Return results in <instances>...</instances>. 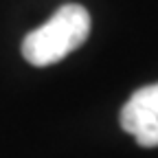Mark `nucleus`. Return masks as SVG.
<instances>
[{
	"label": "nucleus",
	"mask_w": 158,
	"mask_h": 158,
	"mask_svg": "<svg viewBox=\"0 0 158 158\" xmlns=\"http://www.w3.org/2000/svg\"><path fill=\"white\" fill-rule=\"evenodd\" d=\"M90 35V13L81 5L59 7L48 22L33 29L22 42V55L33 66H51L79 48Z\"/></svg>",
	"instance_id": "f257e3e1"
},
{
	"label": "nucleus",
	"mask_w": 158,
	"mask_h": 158,
	"mask_svg": "<svg viewBox=\"0 0 158 158\" xmlns=\"http://www.w3.org/2000/svg\"><path fill=\"white\" fill-rule=\"evenodd\" d=\"M121 127L143 147H158V84L138 88L121 108Z\"/></svg>",
	"instance_id": "f03ea898"
}]
</instances>
